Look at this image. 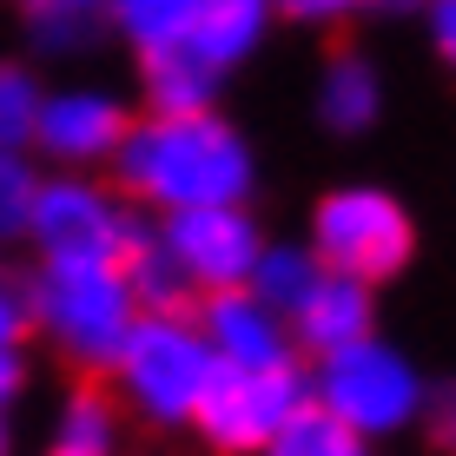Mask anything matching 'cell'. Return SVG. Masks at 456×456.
Here are the masks:
<instances>
[{
	"label": "cell",
	"mask_w": 456,
	"mask_h": 456,
	"mask_svg": "<svg viewBox=\"0 0 456 456\" xmlns=\"http://www.w3.org/2000/svg\"><path fill=\"white\" fill-rule=\"evenodd\" d=\"M106 179L133 199V212L166 218L185 206H239L258 199V139L225 106L206 113H133Z\"/></svg>",
	"instance_id": "6da1fadb"
},
{
	"label": "cell",
	"mask_w": 456,
	"mask_h": 456,
	"mask_svg": "<svg viewBox=\"0 0 456 456\" xmlns=\"http://www.w3.org/2000/svg\"><path fill=\"white\" fill-rule=\"evenodd\" d=\"M27 338L73 377H106L113 351L139 318V297L126 285L119 258H34L13 285Z\"/></svg>",
	"instance_id": "7a4b0ae2"
},
{
	"label": "cell",
	"mask_w": 456,
	"mask_h": 456,
	"mask_svg": "<svg viewBox=\"0 0 456 456\" xmlns=\"http://www.w3.org/2000/svg\"><path fill=\"white\" fill-rule=\"evenodd\" d=\"M305 390L318 411H331L351 436L364 444H397L430 423V403H436V384L423 370V357L411 344H397L377 324V331L351 338L344 351H324L305 364Z\"/></svg>",
	"instance_id": "3957f363"
},
{
	"label": "cell",
	"mask_w": 456,
	"mask_h": 456,
	"mask_svg": "<svg viewBox=\"0 0 456 456\" xmlns=\"http://www.w3.org/2000/svg\"><path fill=\"white\" fill-rule=\"evenodd\" d=\"M212 370H218V357L206 351L192 305H185V311H139L100 384L113 390L126 423H139L152 436H185Z\"/></svg>",
	"instance_id": "277c9868"
},
{
	"label": "cell",
	"mask_w": 456,
	"mask_h": 456,
	"mask_svg": "<svg viewBox=\"0 0 456 456\" xmlns=\"http://www.w3.org/2000/svg\"><path fill=\"white\" fill-rule=\"evenodd\" d=\"M305 245L324 272L384 291L417 265V212L384 179H331L305 212Z\"/></svg>",
	"instance_id": "5b68a950"
},
{
	"label": "cell",
	"mask_w": 456,
	"mask_h": 456,
	"mask_svg": "<svg viewBox=\"0 0 456 456\" xmlns=\"http://www.w3.org/2000/svg\"><path fill=\"white\" fill-rule=\"evenodd\" d=\"M139 218L146 212H133V199L106 172H40L20 245L34 258H119Z\"/></svg>",
	"instance_id": "8992f818"
},
{
	"label": "cell",
	"mask_w": 456,
	"mask_h": 456,
	"mask_svg": "<svg viewBox=\"0 0 456 456\" xmlns=\"http://www.w3.org/2000/svg\"><path fill=\"white\" fill-rule=\"evenodd\" d=\"M305 403H311L305 357L278 364V370H212L185 436H199L206 456H258Z\"/></svg>",
	"instance_id": "52a82bcc"
},
{
	"label": "cell",
	"mask_w": 456,
	"mask_h": 456,
	"mask_svg": "<svg viewBox=\"0 0 456 456\" xmlns=\"http://www.w3.org/2000/svg\"><path fill=\"white\" fill-rule=\"evenodd\" d=\"M139 106L106 80H46L34 113V159L46 172H106Z\"/></svg>",
	"instance_id": "ba28073f"
},
{
	"label": "cell",
	"mask_w": 456,
	"mask_h": 456,
	"mask_svg": "<svg viewBox=\"0 0 456 456\" xmlns=\"http://www.w3.org/2000/svg\"><path fill=\"white\" fill-rule=\"evenodd\" d=\"M152 232H159V245L172 251V265L185 272L192 297L245 285L251 265H258V251H265V239H272L251 199H239V206H185V212H166V218H152Z\"/></svg>",
	"instance_id": "9c48e42d"
},
{
	"label": "cell",
	"mask_w": 456,
	"mask_h": 456,
	"mask_svg": "<svg viewBox=\"0 0 456 456\" xmlns=\"http://www.w3.org/2000/svg\"><path fill=\"white\" fill-rule=\"evenodd\" d=\"M192 324H199V338H206V351L218 357V370H278V364H297L291 324L278 318L251 285L192 297Z\"/></svg>",
	"instance_id": "30bf717a"
},
{
	"label": "cell",
	"mask_w": 456,
	"mask_h": 456,
	"mask_svg": "<svg viewBox=\"0 0 456 456\" xmlns=\"http://www.w3.org/2000/svg\"><path fill=\"white\" fill-rule=\"evenodd\" d=\"M384 106H390V80L384 67L364 53V46L338 40L331 53L318 60V73H311V119H318L324 139H370L377 126H384Z\"/></svg>",
	"instance_id": "8fae6325"
},
{
	"label": "cell",
	"mask_w": 456,
	"mask_h": 456,
	"mask_svg": "<svg viewBox=\"0 0 456 456\" xmlns=\"http://www.w3.org/2000/svg\"><path fill=\"white\" fill-rule=\"evenodd\" d=\"M285 324H291L297 357L311 364V357L344 351L351 338L377 331V291L357 285V278H344V272H318V285L305 291V305H297Z\"/></svg>",
	"instance_id": "7c38bea8"
},
{
	"label": "cell",
	"mask_w": 456,
	"mask_h": 456,
	"mask_svg": "<svg viewBox=\"0 0 456 456\" xmlns=\"http://www.w3.org/2000/svg\"><path fill=\"white\" fill-rule=\"evenodd\" d=\"M272 34H278L272 0H199L185 46H192L212 73H225V80H232V73H245L251 60L272 46Z\"/></svg>",
	"instance_id": "4fadbf2b"
},
{
	"label": "cell",
	"mask_w": 456,
	"mask_h": 456,
	"mask_svg": "<svg viewBox=\"0 0 456 456\" xmlns=\"http://www.w3.org/2000/svg\"><path fill=\"white\" fill-rule=\"evenodd\" d=\"M126 444H133V423L113 403V390L100 377H73V390L53 411V430H46V456H119Z\"/></svg>",
	"instance_id": "5bb4252c"
},
{
	"label": "cell",
	"mask_w": 456,
	"mask_h": 456,
	"mask_svg": "<svg viewBox=\"0 0 456 456\" xmlns=\"http://www.w3.org/2000/svg\"><path fill=\"white\" fill-rule=\"evenodd\" d=\"M139 113H206L225 106V73H212L192 46H166V53H139Z\"/></svg>",
	"instance_id": "9a60e30c"
},
{
	"label": "cell",
	"mask_w": 456,
	"mask_h": 456,
	"mask_svg": "<svg viewBox=\"0 0 456 456\" xmlns=\"http://www.w3.org/2000/svg\"><path fill=\"white\" fill-rule=\"evenodd\" d=\"M20 34H27V53L34 60L73 67V60L106 46V13H100V0H27Z\"/></svg>",
	"instance_id": "2e32d148"
},
{
	"label": "cell",
	"mask_w": 456,
	"mask_h": 456,
	"mask_svg": "<svg viewBox=\"0 0 456 456\" xmlns=\"http://www.w3.org/2000/svg\"><path fill=\"white\" fill-rule=\"evenodd\" d=\"M106 13V40H119L126 53H166V46H185L192 34L199 0H100Z\"/></svg>",
	"instance_id": "e0dca14e"
},
{
	"label": "cell",
	"mask_w": 456,
	"mask_h": 456,
	"mask_svg": "<svg viewBox=\"0 0 456 456\" xmlns=\"http://www.w3.org/2000/svg\"><path fill=\"white\" fill-rule=\"evenodd\" d=\"M119 272H126V285H133L139 311H185V305H192V285H185V272L172 265V251L159 245L152 218H139V232L126 239Z\"/></svg>",
	"instance_id": "ac0fdd59"
},
{
	"label": "cell",
	"mask_w": 456,
	"mask_h": 456,
	"mask_svg": "<svg viewBox=\"0 0 456 456\" xmlns=\"http://www.w3.org/2000/svg\"><path fill=\"white\" fill-rule=\"evenodd\" d=\"M318 251H311L305 239H265V251H258V265H251V278L245 285L265 297V305L278 311V318H291L297 305H305V291L318 285Z\"/></svg>",
	"instance_id": "d6986e66"
},
{
	"label": "cell",
	"mask_w": 456,
	"mask_h": 456,
	"mask_svg": "<svg viewBox=\"0 0 456 456\" xmlns=\"http://www.w3.org/2000/svg\"><path fill=\"white\" fill-rule=\"evenodd\" d=\"M258 456H370V444L364 436H351L344 423L331 417V411H318V403H305L285 430L272 436Z\"/></svg>",
	"instance_id": "ffe728a7"
},
{
	"label": "cell",
	"mask_w": 456,
	"mask_h": 456,
	"mask_svg": "<svg viewBox=\"0 0 456 456\" xmlns=\"http://www.w3.org/2000/svg\"><path fill=\"white\" fill-rule=\"evenodd\" d=\"M40 73L34 60H0V152H34V113H40Z\"/></svg>",
	"instance_id": "44dd1931"
},
{
	"label": "cell",
	"mask_w": 456,
	"mask_h": 456,
	"mask_svg": "<svg viewBox=\"0 0 456 456\" xmlns=\"http://www.w3.org/2000/svg\"><path fill=\"white\" fill-rule=\"evenodd\" d=\"M27 384H34V338H27L13 285H0V417H13V403L27 397Z\"/></svg>",
	"instance_id": "7402d4cb"
},
{
	"label": "cell",
	"mask_w": 456,
	"mask_h": 456,
	"mask_svg": "<svg viewBox=\"0 0 456 456\" xmlns=\"http://www.w3.org/2000/svg\"><path fill=\"white\" fill-rule=\"evenodd\" d=\"M40 159L34 152H0V245H20L27 218H34V192H40Z\"/></svg>",
	"instance_id": "603a6c76"
},
{
	"label": "cell",
	"mask_w": 456,
	"mask_h": 456,
	"mask_svg": "<svg viewBox=\"0 0 456 456\" xmlns=\"http://www.w3.org/2000/svg\"><path fill=\"white\" fill-rule=\"evenodd\" d=\"M272 13L278 27H297V34H344L370 13V0H272Z\"/></svg>",
	"instance_id": "cb8c5ba5"
},
{
	"label": "cell",
	"mask_w": 456,
	"mask_h": 456,
	"mask_svg": "<svg viewBox=\"0 0 456 456\" xmlns=\"http://www.w3.org/2000/svg\"><path fill=\"white\" fill-rule=\"evenodd\" d=\"M423 40H430V53H436V67L456 73V0H423Z\"/></svg>",
	"instance_id": "d4e9b609"
},
{
	"label": "cell",
	"mask_w": 456,
	"mask_h": 456,
	"mask_svg": "<svg viewBox=\"0 0 456 456\" xmlns=\"http://www.w3.org/2000/svg\"><path fill=\"white\" fill-rule=\"evenodd\" d=\"M430 423H436V436H444V456H456V384H450V390H436Z\"/></svg>",
	"instance_id": "484cf974"
},
{
	"label": "cell",
	"mask_w": 456,
	"mask_h": 456,
	"mask_svg": "<svg viewBox=\"0 0 456 456\" xmlns=\"http://www.w3.org/2000/svg\"><path fill=\"white\" fill-rule=\"evenodd\" d=\"M370 13H377V20H417L423 0H370Z\"/></svg>",
	"instance_id": "4316f807"
},
{
	"label": "cell",
	"mask_w": 456,
	"mask_h": 456,
	"mask_svg": "<svg viewBox=\"0 0 456 456\" xmlns=\"http://www.w3.org/2000/svg\"><path fill=\"white\" fill-rule=\"evenodd\" d=\"M0 456H20V444H13V417H0Z\"/></svg>",
	"instance_id": "83f0119b"
},
{
	"label": "cell",
	"mask_w": 456,
	"mask_h": 456,
	"mask_svg": "<svg viewBox=\"0 0 456 456\" xmlns=\"http://www.w3.org/2000/svg\"><path fill=\"white\" fill-rule=\"evenodd\" d=\"M119 456H159V450H133V444H126V450H119Z\"/></svg>",
	"instance_id": "f1b7e54d"
},
{
	"label": "cell",
	"mask_w": 456,
	"mask_h": 456,
	"mask_svg": "<svg viewBox=\"0 0 456 456\" xmlns=\"http://www.w3.org/2000/svg\"><path fill=\"white\" fill-rule=\"evenodd\" d=\"M13 7H27V0H13Z\"/></svg>",
	"instance_id": "f546056e"
},
{
	"label": "cell",
	"mask_w": 456,
	"mask_h": 456,
	"mask_svg": "<svg viewBox=\"0 0 456 456\" xmlns=\"http://www.w3.org/2000/svg\"><path fill=\"white\" fill-rule=\"evenodd\" d=\"M0 285H7V278H0Z\"/></svg>",
	"instance_id": "4dcf8cb0"
}]
</instances>
